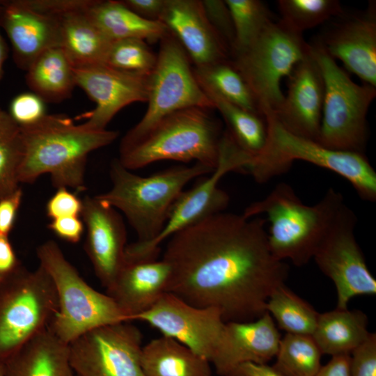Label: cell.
<instances>
[{
    "instance_id": "obj_16",
    "label": "cell",
    "mask_w": 376,
    "mask_h": 376,
    "mask_svg": "<svg viewBox=\"0 0 376 376\" xmlns=\"http://www.w3.org/2000/svg\"><path fill=\"white\" fill-rule=\"evenodd\" d=\"M133 320L148 323L209 361L226 323L218 309L192 306L170 292Z\"/></svg>"
},
{
    "instance_id": "obj_35",
    "label": "cell",
    "mask_w": 376,
    "mask_h": 376,
    "mask_svg": "<svg viewBox=\"0 0 376 376\" xmlns=\"http://www.w3.org/2000/svg\"><path fill=\"white\" fill-rule=\"evenodd\" d=\"M277 3L279 21L300 34L343 13L340 3L336 0H279Z\"/></svg>"
},
{
    "instance_id": "obj_22",
    "label": "cell",
    "mask_w": 376,
    "mask_h": 376,
    "mask_svg": "<svg viewBox=\"0 0 376 376\" xmlns=\"http://www.w3.org/2000/svg\"><path fill=\"white\" fill-rule=\"evenodd\" d=\"M370 3L363 14L340 23L318 42L334 59L363 82L376 87V12Z\"/></svg>"
},
{
    "instance_id": "obj_34",
    "label": "cell",
    "mask_w": 376,
    "mask_h": 376,
    "mask_svg": "<svg viewBox=\"0 0 376 376\" xmlns=\"http://www.w3.org/2000/svg\"><path fill=\"white\" fill-rule=\"evenodd\" d=\"M23 155L21 127L0 108V199L20 188L19 171Z\"/></svg>"
},
{
    "instance_id": "obj_8",
    "label": "cell",
    "mask_w": 376,
    "mask_h": 376,
    "mask_svg": "<svg viewBox=\"0 0 376 376\" xmlns=\"http://www.w3.org/2000/svg\"><path fill=\"white\" fill-rule=\"evenodd\" d=\"M311 46L324 84L317 142L329 149L363 154L368 139L367 113L376 88L356 84L318 42Z\"/></svg>"
},
{
    "instance_id": "obj_15",
    "label": "cell",
    "mask_w": 376,
    "mask_h": 376,
    "mask_svg": "<svg viewBox=\"0 0 376 376\" xmlns=\"http://www.w3.org/2000/svg\"><path fill=\"white\" fill-rule=\"evenodd\" d=\"M69 0L0 1V26L15 65L26 71L45 51L61 44V15Z\"/></svg>"
},
{
    "instance_id": "obj_7",
    "label": "cell",
    "mask_w": 376,
    "mask_h": 376,
    "mask_svg": "<svg viewBox=\"0 0 376 376\" xmlns=\"http://www.w3.org/2000/svg\"><path fill=\"white\" fill-rule=\"evenodd\" d=\"M36 255L57 296V311L48 329L61 341L68 345L94 328L129 322L109 295L95 290L81 278L56 242L41 244Z\"/></svg>"
},
{
    "instance_id": "obj_3",
    "label": "cell",
    "mask_w": 376,
    "mask_h": 376,
    "mask_svg": "<svg viewBox=\"0 0 376 376\" xmlns=\"http://www.w3.org/2000/svg\"><path fill=\"white\" fill-rule=\"evenodd\" d=\"M344 203L342 194L329 188L317 203L307 205L290 185L281 182L264 198L249 205L242 215H266L267 242L273 256L302 267L313 258Z\"/></svg>"
},
{
    "instance_id": "obj_5",
    "label": "cell",
    "mask_w": 376,
    "mask_h": 376,
    "mask_svg": "<svg viewBox=\"0 0 376 376\" xmlns=\"http://www.w3.org/2000/svg\"><path fill=\"white\" fill-rule=\"evenodd\" d=\"M214 170L195 163L143 177L127 169L118 159H114L109 169L111 188L97 196L125 214L137 235L136 242H149L163 230L184 187L194 178Z\"/></svg>"
},
{
    "instance_id": "obj_36",
    "label": "cell",
    "mask_w": 376,
    "mask_h": 376,
    "mask_svg": "<svg viewBox=\"0 0 376 376\" xmlns=\"http://www.w3.org/2000/svg\"><path fill=\"white\" fill-rule=\"evenodd\" d=\"M233 19L235 42L230 54L247 47L271 23V13L258 0H225Z\"/></svg>"
},
{
    "instance_id": "obj_41",
    "label": "cell",
    "mask_w": 376,
    "mask_h": 376,
    "mask_svg": "<svg viewBox=\"0 0 376 376\" xmlns=\"http://www.w3.org/2000/svg\"><path fill=\"white\" fill-rule=\"evenodd\" d=\"M83 202L67 188H58L46 204L47 215L52 219L64 217H80Z\"/></svg>"
},
{
    "instance_id": "obj_4",
    "label": "cell",
    "mask_w": 376,
    "mask_h": 376,
    "mask_svg": "<svg viewBox=\"0 0 376 376\" xmlns=\"http://www.w3.org/2000/svg\"><path fill=\"white\" fill-rule=\"evenodd\" d=\"M263 115L267 124L266 142L261 151L249 159L244 170L257 182H268L301 160L346 179L361 199L376 200V173L363 153L329 149L288 130L272 110H263Z\"/></svg>"
},
{
    "instance_id": "obj_17",
    "label": "cell",
    "mask_w": 376,
    "mask_h": 376,
    "mask_svg": "<svg viewBox=\"0 0 376 376\" xmlns=\"http://www.w3.org/2000/svg\"><path fill=\"white\" fill-rule=\"evenodd\" d=\"M76 85L95 103L84 124L106 130L112 118L125 107L146 102L148 77L119 70L104 63L74 68Z\"/></svg>"
},
{
    "instance_id": "obj_1",
    "label": "cell",
    "mask_w": 376,
    "mask_h": 376,
    "mask_svg": "<svg viewBox=\"0 0 376 376\" xmlns=\"http://www.w3.org/2000/svg\"><path fill=\"white\" fill-rule=\"evenodd\" d=\"M266 219L219 212L172 235L163 260L171 268L167 292L201 308H215L225 322L254 320L289 267L272 253Z\"/></svg>"
},
{
    "instance_id": "obj_31",
    "label": "cell",
    "mask_w": 376,
    "mask_h": 376,
    "mask_svg": "<svg viewBox=\"0 0 376 376\" xmlns=\"http://www.w3.org/2000/svg\"><path fill=\"white\" fill-rule=\"evenodd\" d=\"M193 70L201 87L245 110L263 115L250 88L230 59L194 67Z\"/></svg>"
},
{
    "instance_id": "obj_19",
    "label": "cell",
    "mask_w": 376,
    "mask_h": 376,
    "mask_svg": "<svg viewBox=\"0 0 376 376\" xmlns=\"http://www.w3.org/2000/svg\"><path fill=\"white\" fill-rule=\"evenodd\" d=\"M288 77L287 93L279 109L273 113L290 132L317 141L324 84L312 46L311 53L295 66Z\"/></svg>"
},
{
    "instance_id": "obj_26",
    "label": "cell",
    "mask_w": 376,
    "mask_h": 376,
    "mask_svg": "<svg viewBox=\"0 0 376 376\" xmlns=\"http://www.w3.org/2000/svg\"><path fill=\"white\" fill-rule=\"evenodd\" d=\"M87 13L96 26L112 42L139 38L155 43L169 33L160 21L139 17L120 1L91 0Z\"/></svg>"
},
{
    "instance_id": "obj_39",
    "label": "cell",
    "mask_w": 376,
    "mask_h": 376,
    "mask_svg": "<svg viewBox=\"0 0 376 376\" xmlns=\"http://www.w3.org/2000/svg\"><path fill=\"white\" fill-rule=\"evenodd\" d=\"M203 8L210 23L230 51L235 42V29L230 11L222 0H202Z\"/></svg>"
},
{
    "instance_id": "obj_46",
    "label": "cell",
    "mask_w": 376,
    "mask_h": 376,
    "mask_svg": "<svg viewBox=\"0 0 376 376\" xmlns=\"http://www.w3.org/2000/svg\"><path fill=\"white\" fill-rule=\"evenodd\" d=\"M350 354L331 357L315 376H350Z\"/></svg>"
},
{
    "instance_id": "obj_14",
    "label": "cell",
    "mask_w": 376,
    "mask_h": 376,
    "mask_svg": "<svg viewBox=\"0 0 376 376\" xmlns=\"http://www.w3.org/2000/svg\"><path fill=\"white\" fill-rule=\"evenodd\" d=\"M141 334L128 322L94 328L70 344L69 359L77 376H144Z\"/></svg>"
},
{
    "instance_id": "obj_47",
    "label": "cell",
    "mask_w": 376,
    "mask_h": 376,
    "mask_svg": "<svg viewBox=\"0 0 376 376\" xmlns=\"http://www.w3.org/2000/svg\"><path fill=\"white\" fill-rule=\"evenodd\" d=\"M228 376H283L267 364L244 363L240 365Z\"/></svg>"
},
{
    "instance_id": "obj_42",
    "label": "cell",
    "mask_w": 376,
    "mask_h": 376,
    "mask_svg": "<svg viewBox=\"0 0 376 376\" xmlns=\"http://www.w3.org/2000/svg\"><path fill=\"white\" fill-rule=\"evenodd\" d=\"M48 228L60 239L75 244L84 232V224L79 217H64L52 219Z\"/></svg>"
},
{
    "instance_id": "obj_32",
    "label": "cell",
    "mask_w": 376,
    "mask_h": 376,
    "mask_svg": "<svg viewBox=\"0 0 376 376\" xmlns=\"http://www.w3.org/2000/svg\"><path fill=\"white\" fill-rule=\"evenodd\" d=\"M266 311L288 334L312 336L319 313L285 284L276 288L266 303Z\"/></svg>"
},
{
    "instance_id": "obj_11",
    "label": "cell",
    "mask_w": 376,
    "mask_h": 376,
    "mask_svg": "<svg viewBox=\"0 0 376 376\" xmlns=\"http://www.w3.org/2000/svg\"><path fill=\"white\" fill-rule=\"evenodd\" d=\"M146 102L145 114L123 136L120 148L135 143L159 120L177 111L214 109L198 82L187 54L170 33L159 41L156 65L148 77Z\"/></svg>"
},
{
    "instance_id": "obj_24",
    "label": "cell",
    "mask_w": 376,
    "mask_h": 376,
    "mask_svg": "<svg viewBox=\"0 0 376 376\" xmlns=\"http://www.w3.org/2000/svg\"><path fill=\"white\" fill-rule=\"evenodd\" d=\"M90 3L69 0L61 15V47L74 68L104 63L112 42L88 15Z\"/></svg>"
},
{
    "instance_id": "obj_23",
    "label": "cell",
    "mask_w": 376,
    "mask_h": 376,
    "mask_svg": "<svg viewBox=\"0 0 376 376\" xmlns=\"http://www.w3.org/2000/svg\"><path fill=\"white\" fill-rule=\"evenodd\" d=\"M171 276V266L163 259L125 260L107 294L130 322L150 308L167 292Z\"/></svg>"
},
{
    "instance_id": "obj_6",
    "label": "cell",
    "mask_w": 376,
    "mask_h": 376,
    "mask_svg": "<svg viewBox=\"0 0 376 376\" xmlns=\"http://www.w3.org/2000/svg\"><path fill=\"white\" fill-rule=\"evenodd\" d=\"M210 110L191 107L169 114L137 141L120 148L119 162L130 171L162 160L196 161L215 169L224 132Z\"/></svg>"
},
{
    "instance_id": "obj_18",
    "label": "cell",
    "mask_w": 376,
    "mask_h": 376,
    "mask_svg": "<svg viewBox=\"0 0 376 376\" xmlns=\"http://www.w3.org/2000/svg\"><path fill=\"white\" fill-rule=\"evenodd\" d=\"M81 217L86 229L84 250L107 289L125 263L127 233L120 214L97 196L82 200Z\"/></svg>"
},
{
    "instance_id": "obj_27",
    "label": "cell",
    "mask_w": 376,
    "mask_h": 376,
    "mask_svg": "<svg viewBox=\"0 0 376 376\" xmlns=\"http://www.w3.org/2000/svg\"><path fill=\"white\" fill-rule=\"evenodd\" d=\"M367 315L359 310L336 309L319 313L312 338L322 354H350L371 334Z\"/></svg>"
},
{
    "instance_id": "obj_30",
    "label": "cell",
    "mask_w": 376,
    "mask_h": 376,
    "mask_svg": "<svg viewBox=\"0 0 376 376\" xmlns=\"http://www.w3.org/2000/svg\"><path fill=\"white\" fill-rule=\"evenodd\" d=\"M217 109L227 126L226 132L236 146L249 159L263 148L267 139V124L264 116L245 110L211 90L201 87Z\"/></svg>"
},
{
    "instance_id": "obj_13",
    "label": "cell",
    "mask_w": 376,
    "mask_h": 376,
    "mask_svg": "<svg viewBox=\"0 0 376 376\" xmlns=\"http://www.w3.org/2000/svg\"><path fill=\"white\" fill-rule=\"evenodd\" d=\"M357 218L344 203L316 249L313 259L321 272L334 283L338 308H347L359 295H375L376 280L367 266L354 235Z\"/></svg>"
},
{
    "instance_id": "obj_44",
    "label": "cell",
    "mask_w": 376,
    "mask_h": 376,
    "mask_svg": "<svg viewBox=\"0 0 376 376\" xmlns=\"http://www.w3.org/2000/svg\"><path fill=\"white\" fill-rule=\"evenodd\" d=\"M21 265L9 237L0 235V281L13 274Z\"/></svg>"
},
{
    "instance_id": "obj_33",
    "label": "cell",
    "mask_w": 376,
    "mask_h": 376,
    "mask_svg": "<svg viewBox=\"0 0 376 376\" xmlns=\"http://www.w3.org/2000/svg\"><path fill=\"white\" fill-rule=\"evenodd\" d=\"M322 355L311 336L286 333L272 366L283 376H315L322 366Z\"/></svg>"
},
{
    "instance_id": "obj_37",
    "label": "cell",
    "mask_w": 376,
    "mask_h": 376,
    "mask_svg": "<svg viewBox=\"0 0 376 376\" xmlns=\"http://www.w3.org/2000/svg\"><path fill=\"white\" fill-rule=\"evenodd\" d=\"M156 62L157 54L146 41L127 38L111 42L104 64L124 72L149 76Z\"/></svg>"
},
{
    "instance_id": "obj_50",
    "label": "cell",
    "mask_w": 376,
    "mask_h": 376,
    "mask_svg": "<svg viewBox=\"0 0 376 376\" xmlns=\"http://www.w3.org/2000/svg\"><path fill=\"white\" fill-rule=\"evenodd\" d=\"M75 376H77V375H75Z\"/></svg>"
},
{
    "instance_id": "obj_20",
    "label": "cell",
    "mask_w": 376,
    "mask_h": 376,
    "mask_svg": "<svg viewBox=\"0 0 376 376\" xmlns=\"http://www.w3.org/2000/svg\"><path fill=\"white\" fill-rule=\"evenodd\" d=\"M281 338L267 311L252 321L228 322L210 362L221 376H228L244 363L267 364L275 358Z\"/></svg>"
},
{
    "instance_id": "obj_45",
    "label": "cell",
    "mask_w": 376,
    "mask_h": 376,
    "mask_svg": "<svg viewBox=\"0 0 376 376\" xmlns=\"http://www.w3.org/2000/svg\"><path fill=\"white\" fill-rule=\"evenodd\" d=\"M122 3L139 17L152 21L159 20L165 0H122Z\"/></svg>"
},
{
    "instance_id": "obj_2",
    "label": "cell",
    "mask_w": 376,
    "mask_h": 376,
    "mask_svg": "<svg viewBox=\"0 0 376 376\" xmlns=\"http://www.w3.org/2000/svg\"><path fill=\"white\" fill-rule=\"evenodd\" d=\"M24 155L19 183H33L49 174L56 188L82 191L88 155L113 143L116 130H93L76 125L64 114H46L38 122L20 127Z\"/></svg>"
},
{
    "instance_id": "obj_10",
    "label": "cell",
    "mask_w": 376,
    "mask_h": 376,
    "mask_svg": "<svg viewBox=\"0 0 376 376\" xmlns=\"http://www.w3.org/2000/svg\"><path fill=\"white\" fill-rule=\"evenodd\" d=\"M311 52V45L280 21L269 23L244 49L230 60L242 75L261 111H276L284 95L281 81ZM263 114V113H262Z\"/></svg>"
},
{
    "instance_id": "obj_25",
    "label": "cell",
    "mask_w": 376,
    "mask_h": 376,
    "mask_svg": "<svg viewBox=\"0 0 376 376\" xmlns=\"http://www.w3.org/2000/svg\"><path fill=\"white\" fill-rule=\"evenodd\" d=\"M3 376H75L68 345L47 328L4 363Z\"/></svg>"
},
{
    "instance_id": "obj_12",
    "label": "cell",
    "mask_w": 376,
    "mask_h": 376,
    "mask_svg": "<svg viewBox=\"0 0 376 376\" xmlns=\"http://www.w3.org/2000/svg\"><path fill=\"white\" fill-rule=\"evenodd\" d=\"M244 159L240 151L228 141L220 144L219 159L217 168L196 186L182 191L174 203L166 224L153 240L127 244L126 260L157 259L159 245L176 233L203 219L224 212L229 203V196L219 187V180L226 173L242 171Z\"/></svg>"
},
{
    "instance_id": "obj_49",
    "label": "cell",
    "mask_w": 376,
    "mask_h": 376,
    "mask_svg": "<svg viewBox=\"0 0 376 376\" xmlns=\"http://www.w3.org/2000/svg\"><path fill=\"white\" fill-rule=\"evenodd\" d=\"M4 374V363H0V376H3Z\"/></svg>"
},
{
    "instance_id": "obj_40",
    "label": "cell",
    "mask_w": 376,
    "mask_h": 376,
    "mask_svg": "<svg viewBox=\"0 0 376 376\" xmlns=\"http://www.w3.org/2000/svg\"><path fill=\"white\" fill-rule=\"evenodd\" d=\"M350 376H376V334L350 354Z\"/></svg>"
},
{
    "instance_id": "obj_38",
    "label": "cell",
    "mask_w": 376,
    "mask_h": 376,
    "mask_svg": "<svg viewBox=\"0 0 376 376\" xmlns=\"http://www.w3.org/2000/svg\"><path fill=\"white\" fill-rule=\"evenodd\" d=\"M8 113L20 127L33 124L47 114L45 102L32 92L15 96L10 103Z\"/></svg>"
},
{
    "instance_id": "obj_28",
    "label": "cell",
    "mask_w": 376,
    "mask_h": 376,
    "mask_svg": "<svg viewBox=\"0 0 376 376\" xmlns=\"http://www.w3.org/2000/svg\"><path fill=\"white\" fill-rule=\"evenodd\" d=\"M210 361L176 340L163 336L142 347L144 376H212Z\"/></svg>"
},
{
    "instance_id": "obj_9",
    "label": "cell",
    "mask_w": 376,
    "mask_h": 376,
    "mask_svg": "<svg viewBox=\"0 0 376 376\" xmlns=\"http://www.w3.org/2000/svg\"><path fill=\"white\" fill-rule=\"evenodd\" d=\"M58 307L54 283L39 265H24L0 281V363L48 328Z\"/></svg>"
},
{
    "instance_id": "obj_48",
    "label": "cell",
    "mask_w": 376,
    "mask_h": 376,
    "mask_svg": "<svg viewBox=\"0 0 376 376\" xmlns=\"http://www.w3.org/2000/svg\"><path fill=\"white\" fill-rule=\"evenodd\" d=\"M8 56L6 43L0 33V80L3 76V64Z\"/></svg>"
},
{
    "instance_id": "obj_29",
    "label": "cell",
    "mask_w": 376,
    "mask_h": 376,
    "mask_svg": "<svg viewBox=\"0 0 376 376\" xmlns=\"http://www.w3.org/2000/svg\"><path fill=\"white\" fill-rule=\"evenodd\" d=\"M26 72L27 86L45 102L58 103L69 98L77 86L74 66L60 47L40 54Z\"/></svg>"
},
{
    "instance_id": "obj_21",
    "label": "cell",
    "mask_w": 376,
    "mask_h": 376,
    "mask_svg": "<svg viewBox=\"0 0 376 376\" xmlns=\"http://www.w3.org/2000/svg\"><path fill=\"white\" fill-rule=\"evenodd\" d=\"M159 21L180 43L194 67L229 58V49L207 19L201 0H165Z\"/></svg>"
},
{
    "instance_id": "obj_43",
    "label": "cell",
    "mask_w": 376,
    "mask_h": 376,
    "mask_svg": "<svg viewBox=\"0 0 376 376\" xmlns=\"http://www.w3.org/2000/svg\"><path fill=\"white\" fill-rule=\"evenodd\" d=\"M22 200V190L0 199V235L9 236L12 231Z\"/></svg>"
}]
</instances>
